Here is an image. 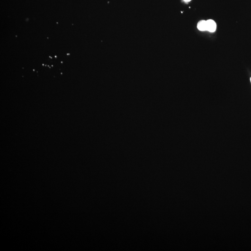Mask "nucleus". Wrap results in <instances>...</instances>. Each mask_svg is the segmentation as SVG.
Segmentation results:
<instances>
[{
	"mask_svg": "<svg viewBox=\"0 0 251 251\" xmlns=\"http://www.w3.org/2000/svg\"><path fill=\"white\" fill-rule=\"evenodd\" d=\"M184 1L187 2H190L191 1V0H184Z\"/></svg>",
	"mask_w": 251,
	"mask_h": 251,
	"instance_id": "7ed1b4c3",
	"label": "nucleus"
},
{
	"mask_svg": "<svg viewBox=\"0 0 251 251\" xmlns=\"http://www.w3.org/2000/svg\"><path fill=\"white\" fill-rule=\"evenodd\" d=\"M250 81H251V79H250Z\"/></svg>",
	"mask_w": 251,
	"mask_h": 251,
	"instance_id": "20e7f679",
	"label": "nucleus"
},
{
	"mask_svg": "<svg viewBox=\"0 0 251 251\" xmlns=\"http://www.w3.org/2000/svg\"><path fill=\"white\" fill-rule=\"evenodd\" d=\"M197 28L200 31H207V21L202 20L200 21L197 24Z\"/></svg>",
	"mask_w": 251,
	"mask_h": 251,
	"instance_id": "f03ea898",
	"label": "nucleus"
},
{
	"mask_svg": "<svg viewBox=\"0 0 251 251\" xmlns=\"http://www.w3.org/2000/svg\"><path fill=\"white\" fill-rule=\"evenodd\" d=\"M207 31L210 32H214L216 29V24L213 20L207 21Z\"/></svg>",
	"mask_w": 251,
	"mask_h": 251,
	"instance_id": "f257e3e1",
	"label": "nucleus"
}]
</instances>
